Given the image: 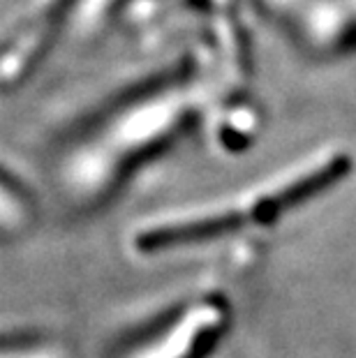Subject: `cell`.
Here are the masks:
<instances>
[{"mask_svg": "<svg viewBox=\"0 0 356 358\" xmlns=\"http://www.w3.org/2000/svg\"><path fill=\"white\" fill-rule=\"evenodd\" d=\"M183 118V104L176 100H150L132 106L109 123L97 125L67 155L60 182L72 199H97L109 189L134 159L166 139Z\"/></svg>", "mask_w": 356, "mask_h": 358, "instance_id": "cell-1", "label": "cell"}, {"mask_svg": "<svg viewBox=\"0 0 356 358\" xmlns=\"http://www.w3.org/2000/svg\"><path fill=\"white\" fill-rule=\"evenodd\" d=\"M213 306H199L187 315H180L176 324L164 326L162 331L150 333L139 345L127 349L123 358H192L204 335L215 326Z\"/></svg>", "mask_w": 356, "mask_h": 358, "instance_id": "cell-2", "label": "cell"}, {"mask_svg": "<svg viewBox=\"0 0 356 358\" xmlns=\"http://www.w3.org/2000/svg\"><path fill=\"white\" fill-rule=\"evenodd\" d=\"M30 210L17 187L0 176V231H19L28 224Z\"/></svg>", "mask_w": 356, "mask_h": 358, "instance_id": "cell-3", "label": "cell"}, {"mask_svg": "<svg viewBox=\"0 0 356 358\" xmlns=\"http://www.w3.org/2000/svg\"><path fill=\"white\" fill-rule=\"evenodd\" d=\"M0 358H67L58 345H0Z\"/></svg>", "mask_w": 356, "mask_h": 358, "instance_id": "cell-4", "label": "cell"}]
</instances>
